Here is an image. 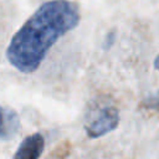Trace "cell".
Segmentation results:
<instances>
[{
  "label": "cell",
  "instance_id": "obj_1",
  "mask_svg": "<svg viewBox=\"0 0 159 159\" xmlns=\"http://www.w3.org/2000/svg\"><path fill=\"white\" fill-rule=\"evenodd\" d=\"M78 22L77 4L68 0L42 4L10 41L6 51L9 62L25 73L36 71L53 43Z\"/></svg>",
  "mask_w": 159,
  "mask_h": 159
},
{
  "label": "cell",
  "instance_id": "obj_2",
  "mask_svg": "<svg viewBox=\"0 0 159 159\" xmlns=\"http://www.w3.org/2000/svg\"><path fill=\"white\" fill-rule=\"evenodd\" d=\"M119 123V113L116 107L107 106L101 108L84 125L89 138L102 137L117 128Z\"/></svg>",
  "mask_w": 159,
  "mask_h": 159
},
{
  "label": "cell",
  "instance_id": "obj_3",
  "mask_svg": "<svg viewBox=\"0 0 159 159\" xmlns=\"http://www.w3.org/2000/svg\"><path fill=\"white\" fill-rule=\"evenodd\" d=\"M45 148V139L42 134L35 133L26 137L15 152L14 159H39Z\"/></svg>",
  "mask_w": 159,
  "mask_h": 159
},
{
  "label": "cell",
  "instance_id": "obj_4",
  "mask_svg": "<svg viewBox=\"0 0 159 159\" xmlns=\"http://www.w3.org/2000/svg\"><path fill=\"white\" fill-rule=\"evenodd\" d=\"M20 129L17 113L11 108L0 107V139L7 140L14 138Z\"/></svg>",
  "mask_w": 159,
  "mask_h": 159
},
{
  "label": "cell",
  "instance_id": "obj_5",
  "mask_svg": "<svg viewBox=\"0 0 159 159\" xmlns=\"http://www.w3.org/2000/svg\"><path fill=\"white\" fill-rule=\"evenodd\" d=\"M147 107L159 114V89L147 99Z\"/></svg>",
  "mask_w": 159,
  "mask_h": 159
},
{
  "label": "cell",
  "instance_id": "obj_6",
  "mask_svg": "<svg viewBox=\"0 0 159 159\" xmlns=\"http://www.w3.org/2000/svg\"><path fill=\"white\" fill-rule=\"evenodd\" d=\"M154 67H155L157 70H159V55H158L157 58L154 60Z\"/></svg>",
  "mask_w": 159,
  "mask_h": 159
}]
</instances>
